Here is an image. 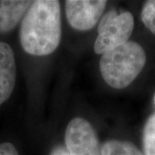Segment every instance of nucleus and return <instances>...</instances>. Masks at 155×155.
<instances>
[{
    "label": "nucleus",
    "instance_id": "6e6552de",
    "mask_svg": "<svg viewBox=\"0 0 155 155\" xmlns=\"http://www.w3.org/2000/svg\"><path fill=\"white\" fill-rule=\"evenodd\" d=\"M101 155H143V153L131 142L111 140L103 145Z\"/></svg>",
    "mask_w": 155,
    "mask_h": 155
},
{
    "label": "nucleus",
    "instance_id": "39448f33",
    "mask_svg": "<svg viewBox=\"0 0 155 155\" xmlns=\"http://www.w3.org/2000/svg\"><path fill=\"white\" fill-rule=\"evenodd\" d=\"M105 0H67L66 14L72 28L86 31L94 27L105 9Z\"/></svg>",
    "mask_w": 155,
    "mask_h": 155
},
{
    "label": "nucleus",
    "instance_id": "0eeeda50",
    "mask_svg": "<svg viewBox=\"0 0 155 155\" xmlns=\"http://www.w3.org/2000/svg\"><path fill=\"white\" fill-rule=\"evenodd\" d=\"M33 1L0 0V34L11 31L17 25Z\"/></svg>",
    "mask_w": 155,
    "mask_h": 155
},
{
    "label": "nucleus",
    "instance_id": "9b49d317",
    "mask_svg": "<svg viewBox=\"0 0 155 155\" xmlns=\"http://www.w3.org/2000/svg\"><path fill=\"white\" fill-rule=\"evenodd\" d=\"M0 155H19L17 148L10 142L0 143Z\"/></svg>",
    "mask_w": 155,
    "mask_h": 155
},
{
    "label": "nucleus",
    "instance_id": "423d86ee",
    "mask_svg": "<svg viewBox=\"0 0 155 155\" xmlns=\"http://www.w3.org/2000/svg\"><path fill=\"white\" fill-rule=\"evenodd\" d=\"M17 66L11 46L0 42V105L11 97L16 84Z\"/></svg>",
    "mask_w": 155,
    "mask_h": 155
},
{
    "label": "nucleus",
    "instance_id": "ddd939ff",
    "mask_svg": "<svg viewBox=\"0 0 155 155\" xmlns=\"http://www.w3.org/2000/svg\"><path fill=\"white\" fill-rule=\"evenodd\" d=\"M153 100H154V104H155V94H154V97H153Z\"/></svg>",
    "mask_w": 155,
    "mask_h": 155
},
{
    "label": "nucleus",
    "instance_id": "7ed1b4c3",
    "mask_svg": "<svg viewBox=\"0 0 155 155\" xmlns=\"http://www.w3.org/2000/svg\"><path fill=\"white\" fill-rule=\"evenodd\" d=\"M134 27L133 15L124 11L118 14L111 10L107 12L97 28V37L95 41L94 51L97 54H104L128 41Z\"/></svg>",
    "mask_w": 155,
    "mask_h": 155
},
{
    "label": "nucleus",
    "instance_id": "9d476101",
    "mask_svg": "<svg viewBox=\"0 0 155 155\" xmlns=\"http://www.w3.org/2000/svg\"><path fill=\"white\" fill-rule=\"evenodd\" d=\"M140 17L145 26L155 35V0H149L145 3Z\"/></svg>",
    "mask_w": 155,
    "mask_h": 155
},
{
    "label": "nucleus",
    "instance_id": "f8f14e48",
    "mask_svg": "<svg viewBox=\"0 0 155 155\" xmlns=\"http://www.w3.org/2000/svg\"><path fill=\"white\" fill-rule=\"evenodd\" d=\"M50 155H71L69 153V152L67 151V148H64L63 147H56L54 149L52 150V152L50 153Z\"/></svg>",
    "mask_w": 155,
    "mask_h": 155
},
{
    "label": "nucleus",
    "instance_id": "f257e3e1",
    "mask_svg": "<svg viewBox=\"0 0 155 155\" xmlns=\"http://www.w3.org/2000/svg\"><path fill=\"white\" fill-rule=\"evenodd\" d=\"M61 37L60 2L33 1L21 24L20 42L22 49L32 55H48L58 48Z\"/></svg>",
    "mask_w": 155,
    "mask_h": 155
},
{
    "label": "nucleus",
    "instance_id": "1a4fd4ad",
    "mask_svg": "<svg viewBox=\"0 0 155 155\" xmlns=\"http://www.w3.org/2000/svg\"><path fill=\"white\" fill-rule=\"evenodd\" d=\"M144 155H155V113L149 116L143 129Z\"/></svg>",
    "mask_w": 155,
    "mask_h": 155
},
{
    "label": "nucleus",
    "instance_id": "20e7f679",
    "mask_svg": "<svg viewBox=\"0 0 155 155\" xmlns=\"http://www.w3.org/2000/svg\"><path fill=\"white\" fill-rule=\"evenodd\" d=\"M65 142L71 155H101L99 141L94 128L83 118H74L68 123Z\"/></svg>",
    "mask_w": 155,
    "mask_h": 155
},
{
    "label": "nucleus",
    "instance_id": "f03ea898",
    "mask_svg": "<svg viewBox=\"0 0 155 155\" xmlns=\"http://www.w3.org/2000/svg\"><path fill=\"white\" fill-rule=\"evenodd\" d=\"M147 56L143 48L127 41L102 54L99 68L102 77L110 86L122 89L128 86L144 68Z\"/></svg>",
    "mask_w": 155,
    "mask_h": 155
}]
</instances>
